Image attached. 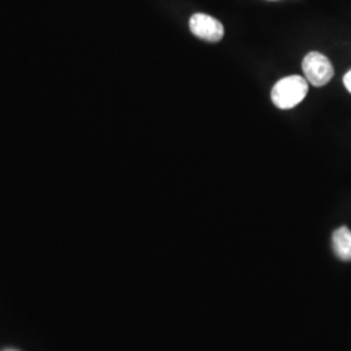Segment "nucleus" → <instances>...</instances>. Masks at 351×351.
<instances>
[{
    "label": "nucleus",
    "mask_w": 351,
    "mask_h": 351,
    "mask_svg": "<svg viewBox=\"0 0 351 351\" xmlns=\"http://www.w3.org/2000/svg\"><path fill=\"white\" fill-rule=\"evenodd\" d=\"M308 84L301 75H289L280 80L272 88L271 98L280 110H290L298 106L307 95Z\"/></svg>",
    "instance_id": "nucleus-1"
},
{
    "label": "nucleus",
    "mask_w": 351,
    "mask_h": 351,
    "mask_svg": "<svg viewBox=\"0 0 351 351\" xmlns=\"http://www.w3.org/2000/svg\"><path fill=\"white\" fill-rule=\"evenodd\" d=\"M302 68L307 82L314 85L315 88L326 86L335 75L333 65L329 62V59L323 53L315 51L304 56Z\"/></svg>",
    "instance_id": "nucleus-2"
},
{
    "label": "nucleus",
    "mask_w": 351,
    "mask_h": 351,
    "mask_svg": "<svg viewBox=\"0 0 351 351\" xmlns=\"http://www.w3.org/2000/svg\"><path fill=\"white\" fill-rule=\"evenodd\" d=\"M189 26L191 33L195 37L203 39L206 42L216 43V42H220L224 37V26L219 20L213 19L210 14H204V13L193 14Z\"/></svg>",
    "instance_id": "nucleus-3"
},
{
    "label": "nucleus",
    "mask_w": 351,
    "mask_h": 351,
    "mask_svg": "<svg viewBox=\"0 0 351 351\" xmlns=\"http://www.w3.org/2000/svg\"><path fill=\"white\" fill-rule=\"evenodd\" d=\"M333 251L341 261L350 262L351 261V230L348 226H341L335 230L332 237Z\"/></svg>",
    "instance_id": "nucleus-4"
},
{
    "label": "nucleus",
    "mask_w": 351,
    "mask_h": 351,
    "mask_svg": "<svg viewBox=\"0 0 351 351\" xmlns=\"http://www.w3.org/2000/svg\"><path fill=\"white\" fill-rule=\"evenodd\" d=\"M343 84H345L346 88L349 90V93H351V71H349L343 77Z\"/></svg>",
    "instance_id": "nucleus-5"
},
{
    "label": "nucleus",
    "mask_w": 351,
    "mask_h": 351,
    "mask_svg": "<svg viewBox=\"0 0 351 351\" xmlns=\"http://www.w3.org/2000/svg\"><path fill=\"white\" fill-rule=\"evenodd\" d=\"M3 351H19V350H14V349H5V350Z\"/></svg>",
    "instance_id": "nucleus-6"
}]
</instances>
